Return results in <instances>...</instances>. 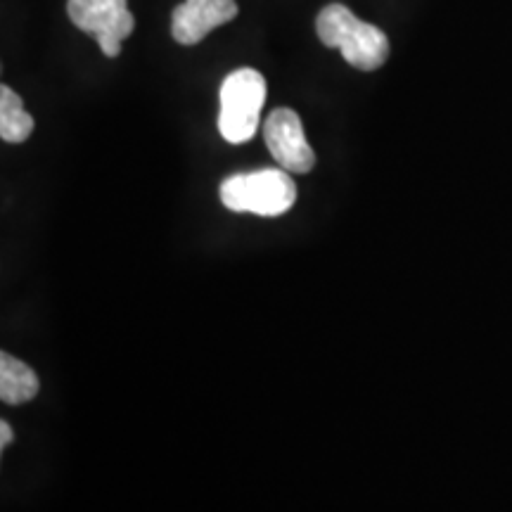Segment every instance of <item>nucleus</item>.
<instances>
[{"label": "nucleus", "mask_w": 512, "mask_h": 512, "mask_svg": "<svg viewBox=\"0 0 512 512\" xmlns=\"http://www.w3.org/2000/svg\"><path fill=\"white\" fill-rule=\"evenodd\" d=\"M318 38L328 48H339L351 67L375 72L389 57V38L375 24L363 22L344 5L332 3L316 19Z\"/></svg>", "instance_id": "f257e3e1"}, {"label": "nucleus", "mask_w": 512, "mask_h": 512, "mask_svg": "<svg viewBox=\"0 0 512 512\" xmlns=\"http://www.w3.org/2000/svg\"><path fill=\"white\" fill-rule=\"evenodd\" d=\"M221 202L238 214L283 216L297 202V185L285 169L235 174L221 183Z\"/></svg>", "instance_id": "f03ea898"}, {"label": "nucleus", "mask_w": 512, "mask_h": 512, "mask_svg": "<svg viewBox=\"0 0 512 512\" xmlns=\"http://www.w3.org/2000/svg\"><path fill=\"white\" fill-rule=\"evenodd\" d=\"M219 131L228 143L240 145L254 138L261 107L266 102V79L256 69H238L221 83Z\"/></svg>", "instance_id": "7ed1b4c3"}, {"label": "nucleus", "mask_w": 512, "mask_h": 512, "mask_svg": "<svg viewBox=\"0 0 512 512\" xmlns=\"http://www.w3.org/2000/svg\"><path fill=\"white\" fill-rule=\"evenodd\" d=\"M67 15L74 27L95 36L105 57H119L121 43L136 29L126 0H69Z\"/></svg>", "instance_id": "20e7f679"}, {"label": "nucleus", "mask_w": 512, "mask_h": 512, "mask_svg": "<svg viewBox=\"0 0 512 512\" xmlns=\"http://www.w3.org/2000/svg\"><path fill=\"white\" fill-rule=\"evenodd\" d=\"M264 140L280 169L290 174H309L316 166V152L306 140L302 119L294 110H273L264 124Z\"/></svg>", "instance_id": "39448f33"}, {"label": "nucleus", "mask_w": 512, "mask_h": 512, "mask_svg": "<svg viewBox=\"0 0 512 512\" xmlns=\"http://www.w3.org/2000/svg\"><path fill=\"white\" fill-rule=\"evenodd\" d=\"M238 17L235 0H185L174 10L171 34L181 46H195L209 31L223 27Z\"/></svg>", "instance_id": "423d86ee"}, {"label": "nucleus", "mask_w": 512, "mask_h": 512, "mask_svg": "<svg viewBox=\"0 0 512 512\" xmlns=\"http://www.w3.org/2000/svg\"><path fill=\"white\" fill-rule=\"evenodd\" d=\"M38 387H41L38 375L27 363L10 356L8 351L0 354V399H3V403L19 406V403L36 399Z\"/></svg>", "instance_id": "0eeeda50"}, {"label": "nucleus", "mask_w": 512, "mask_h": 512, "mask_svg": "<svg viewBox=\"0 0 512 512\" xmlns=\"http://www.w3.org/2000/svg\"><path fill=\"white\" fill-rule=\"evenodd\" d=\"M34 133V119L24 110L22 98L10 86L0 88V138L5 143H24Z\"/></svg>", "instance_id": "6e6552de"}, {"label": "nucleus", "mask_w": 512, "mask_h": 512, "mask_svg": "<svg viewBox=\"0 0 512 512\" xmlns=\"http://www.w3.org/2000/svg\"><path fill=\"white\" fill-rule=\"evenodd\" d=\"M12 439H15V432H12L10 422L0 420V448H3V451H5V448L12 444Z\"/></svg>", "instance_id": "1a4fd4ad"}]
</instances>
